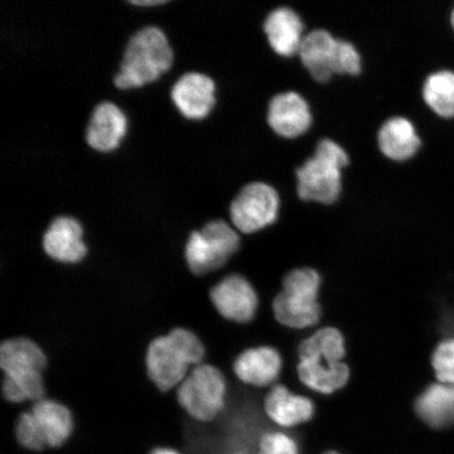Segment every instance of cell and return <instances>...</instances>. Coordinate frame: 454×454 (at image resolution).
<instances>
[{"label": "cell", "instance_id": "cell-5", "mask_svg": "<svg viewBox=\"0 0 454 454\" xmlns=\"http://www.w3.org/2000/svg\"><path fill=\"white\" fill-rule=\"evenodd\" d=\"M321 278L314 270H294L284 278L283 291L274 301L276 319L292 328H306L317 325L321 309L317 294Z\"/></svg>", "mask_w": 454, "mask_h": 454}, {"label": "cell", "instance_id": "cell-19", "mask_svg": "<svg viewBox=\"0 0 454 454\" xmlns=\"http://www.w3.org/2000/svg\"><path fill=\"white\" fill-rule=\"evenodd\" d=\"M265 411L282 427H294L314 417L315 406L308 397L289 393L282 385L275 386L265 399Z\"/></svg>", "mask_w": 454, "mask_h": 454}, {"label": "cell", "instance_id": "cell-22", "mask_svg": "<svg viewBox=\"0 0 454 454\" xmlns=\"http://www.w3.org/2000/svg\"><path fill=\"white\" fill-rule=\"evenodd\" d=\"M426 106L445 121L454 119V72L439 70L426 77L422 87Z\"/></svg>", "mask_w": 454, "mask_h": 454}, {"label": "cell", "instance_id": "cell-10", "mask_svg": "<svg viewBox=\"0 0 454 454\" xmlns=\"http://www.w3.org/2000/svg\"><path fill=\"white\" fill-rule=\"evenodd\" d=\"M306 22L291 5L272 8L265 16L262 31L271 52L284 59H297L305 36Z\"/></svg>", "mask_w": 454, "mask_h": 454}, {"label": "cell", "instance_id": "cell-9", "mask_svg": "<svg viewBox=\"0 0 454 454\" xmlns=\"http://www.w3.org/2000/svg\"><path fill=\"white\" fill-rule=\"evenodd\" d=\"M315 115L308 98L298 90H284L271 96L266 109V123L284 140H298L314 127Z\"/></svg>", "mask_w": 454, "mask_h": 454}, {"label": "cell", "instance_id": "cell-25", "mask_svg": "<svg viewBox=\"0 0 454 454\" xmlns=\"http://www.w3.org/2000/svg\"><path fill=\"white\" fill-rule=\"evenodd\" d=\"M431 361L439 383L454 385V339L442 340Z\"/></svg>", "mask_w": 454, "mask_h": 454}, {"label": "cell", "instance_id": "cell-18", "mask_svg": "<svg viewBox=\"0 0 454 454\" xmlns=\"http://www.w3.org/2000/svg\"><path fill=\"white\" fill-rule=\"evenodd\" d=\"M414 410L430 428H454V385L436 383L429 386L418 397Z\"/></svg>", "mask_w": 454, "mask_h": 454}, {"label": "cell", "instance_id": "cell-21", "mask_svg": "<svg viewBox=\"0 0 454 454\" xmlns=\"http://www.w3.org/2000/svg\"><path fill=\"white\" fill-rule=\"evenodd\" d=\"M298 374L301 381L321 394H333L348 382L350 372L342 361L333 362L317 357L300 359Z\"/></svg>", "mask_w": 454, "mask_h": 454}, {"label": "cell", "instance_id": "cell-2", "mask_svg": "<svg viewBox=\"0 0 454 454\" xmlns=\"http://www.w3.org/2000/svg\"><path fill=\"white\" fill-rule=\"evenodd\" d=\"M173 61V49L166 34L155 26L142 27L129 39L114 84L119 90L144 87L158 81L170 69Z\"/></svg>", "mask_w": 454, "mask_h": 454}, {"label": "cell", "instance_id": "cell-12", "mask_svg": "<svg viewBox=\"0 0 454 454\" xmlns=\"http://www.w3.org/2000/svg\"><path fill=\"white\" fill-rule=\"evenodd\" d=\"M377 145L380 153L387 160L406 163L418 156L423 141L411 119L394 115L385 119L378 129Z\"/></svg>", "mask_w": 454, "mask_h": 454}, {"label": "cell", "instance_id": "cell-30", "mask_svg": "<svg viewBox=\"0 0 454 454\" xmlns=\"http://www.w3.org/2000/svg\"><path fill=\"white\" fill-rule=\"evenodd\" d=\"M323 454H340V453H339L337 451H327V452L323 453Z\"/></svg>", "mask_w": 454, "mask_h": 454}, {"label": "cell", "instance_id": "cell-31", "mask_svg": "<svg viewBox=\"0 0 454 454\" xmlns=\"http://www.w3.org/2000/svg\"><path fill=\"white\" fill-rule=\"evenodd\" d=\"M235 454H247V453H243V452H237Z\"/></svg>", "mask_w": 454, "mask_h": 454}, {"label": "cell", "instance_id": "cell-13", "mask_svg": "<svg viewBox=\"0 0 454 454\" xmlns=\"http://www.w3.org/2000/svg\"><path fill=\"white\" fill-rule=\"evenodd\" d=\"M338 38L325 27H312L305 34L298 53L301 66L311 81L327 84L334 78L333 61Z\"/></svg>", "mask_w": 454, "mask_h": 454}, {"label": "cell", "instance_id": "cell-24", "mask_svg": "<svg viewBox=\"0 0 454 454\" xmlns=\"http://www.w3.org/2000/svg\"><path fill=\"white\" fill-rule=\"evenodd\" d=\"M338 38L333 61L334 77H357L364 70V59L356 45L348 39Z\"/></svg>", "mask_w": 454, "mask_h": 454}, {"label": "cell", "instance_id": "cell-27", "mask_svg": "<svg viewBox=\"0 0 454 454\" xmlns=\"http://www.w3.org/2000/svg\"><path fill=\"white\" fill-rule=\"evenodd\" d=\"M168 3V0H134V2H129V4L139 5V7H156V5L166 4Z\"/></svg>", "mask_w": 454, "mask_h": 454}, {"label": "cell", "instance_id": "cell-7", "mask_svg": "<svg viewBox=\"0 0 454 454\" xmlns=\"http://www.w3.org/2000/svg\"><path fill=\"white\" fill-rule=\"evenodd\" d=\"M281 206V194L275 185L261 180L249 181L231 202V221L242 234H254L277 223Z\"/></svg>", "mask_w": 454, "mask_h": 454}, {"label": "cell", "instance_id": "cell-14", "mask_svg": "<svg viewBox=\"0 0 454 454\" xmlns=\"http://www.w3.org/2000/svg\"><path fill=\"white\" fill-rule=\"evenodd\" d=\"M215 309L225 319L247 323L253 320L258 308V297L253 286L241 276L226 277L211 291Z\"/></svg>", "mask_w": 454, "mask_h": 454}, {"label": "cell", "instance_id": "cell-11", "mask_svg": "<svg viewBox=\"0 0 454 454\" xmlns=\"http://www.w3.org/2000/svg\"><path fill=\"white\" fill-rule=\"evenodd\" d=\"M215 83L206 74L187 72L178 78L170 90V98L186 119L201 121L215 106Z\"/></svg>", "mask_w": 454, "mask_h": 454}, {"label": "cell", "instance_id": "cell-4", "mask_svg": "<svg viewBox=\"0 0 454 454\" xmlns=\"http://www.w3.org/2000/svg\"><path fill=\"white\" fill-rule=\"evenodd\" d=\"M204 348L196 334L176 328L166 337L157 338L146 354L147 372L162 391L179 386L190 373L192 366L200 364Z\"/></svg>", "mask_w": 454, "mask_h": 454}, {"label": "cell", "instance_id": "cell-1", "mask_svg": "<svg viewBox=\"0 0 454 454\" xmlns=\"http://www.w3.org/2000/svg\"><path fill=\"white\" fill-rule=\"evenodd\" d=\"M351 164L348 150L340 142L321 137L314 152L294 169L296 196L300 201L333 207L344 191V173Z\"/></svg>", "mask_w": 454, "mask_h": 454}, {"label": "cell", "instance_id": "cell-8", "mask_svg": "<svg viewBox=\"0 0 454 454\" xmlns=\"http://www.w3.org/2000/svg\"><path fill=\"white\" fill-rule=\"evenodd\" d=\"M225 391L223 374L214 366L199 364L179 385L178 402L196 421L211 422L223 410Z\"/></svg>", "mask_w": 454, "mask_h": 454}, {"label": "cell", "instance_id": "cell-23", "mask_svg": "<svg viewBox=\"0 0 454 454\" xmlns=\"http://www.w3.org/2000/svg\"><path fill=\"white\" fill-rule=\"evenodd\" d=\"M300 359L302 357H322L329 361L340 362L345 356L344 338L338 329H320L299 348Z\"/></svg>", "mask_w": 454, "mask_h": 454}, {"label": "cell", "instance_id": "cell-26", "mask_svg": "<svg viewBox=\"0 0 454 454\" xmlns=\"http://www.w3.org/2000/svg\"><path fill=\"white\" fill-rule=\"evenodd\" d=\"M258 454H300L297 442L280 431H272L261 438Z\"/></svg>", "mask_w": 454, "mask_h": 454}, {"label": "cell", "instance_id": "cell-3", "mask_svg": "<svg viewBox=\"0 0 454 454\" xmlns=\"http://www.w3.org/2000/svg\"><path fill=\"white\" fill-rule=\"evenodd\" d=\"M45 365L47 357L33 340L26 338L5 340L0 348L5 399L12 403L43 400V372Z\"/></svg>", "mask_w": 454, "mask_h": 454}, {"label": "cell", "instance_id": "cell-29", "mask_svg": "<svg viewBox=\"0 0 454 454\" xmlns=\"http://www.w3.org/2000/svg\"><path fill=\"white\" fill-rule=\"evenodd\" d=\"M450 25H451V27H452V30L454 32V7L451 11V14H450Z\"/></svg>", "mask_w": 454, "mask_h": 454}, {"label": "cell", "instance_id": "cell-20", "mask_svg": "<svg viewBox=\"0 0 454 454\" xmlns=\"http://www.w3.org/2000/svg\"><path fill=\"white\" fill-rule=\"evenodd\" d=\"M282 366L280 354L271 348L244 351L234 364L237 377L254 386H266L276 381Z\"/></svg>", "mask_w": 454, "mask_h": 454}, {"label": "cell", "instance_id": "cell-16", "mask_svg": "<svg viewBox=\"0 0 454 454\" xmlns=\"http://www.w3.org/2000/svg\"><path fill=\"white\" fill-rule=\"evenodd\" d=\"M127 129L124 113L113 102L104 101L94 107L85 129V141L95 151L109 153L121 145Z\"/></svg>", "mask_w": 454, "mask_h": 454}, {"label": "cell", "instance_id": "cell-6", "mask_svg": "<svg viewBox=\"0 0 454 454\" xmlns=\"http://www.w3.org/2000/svg\"><path fill=\"white\" fill-rule=\"evenodd\" d=\"M240 236L235 227L223 219L213 220L201 231H192L185 247L190 270L206 275L223 266L240 247Z\"/></svg>", "mask_w": 454, "mask_h": 454}, {"label": "cell", "instance_id": "cell-28", "mask_svg": "<svg viewBox=\"0 0 454 454\" xmlns=\"http://www.w3.org/2000/svg\"><path fill=\"white\" fill-rule=\"evenodd\" d=\"M149 454H184L183 451L173 447L158 446L152 450Z\"/></svg>", "mask_w": 454, "mask_h": 454}, {"label": "cell", "instance_id": "cell-15", "mask_svg": "<svg viewBox=\"0 0 454 454\" xmlns=\"http://www.w3.org/2000/svg\"><path fill=\"white\" fill-rule=\"evenodd\" d=\"M34 427L47 450H59L67 444L74 433V418L69 408L53 400L43 399L30 411Z\"/></svg>", "mask_w": 454, "mask_h": 454}, {"label": "cell", "instance_id": "cell-17", "mask_svg": "<svg viewBox=\"0 0 454 454\" xmlns=\"http://www.w3.org/2000/svg\"><path fill=\"white\" fill-rule=\"evenodd\" d=\"M82 236V226L76 219L60 215L51 223L44 232V252L59 262L77 263L88 252Z\"/></svg>", "mask_w": 454, "mask_h": 454}]
</instances>
